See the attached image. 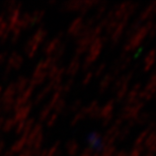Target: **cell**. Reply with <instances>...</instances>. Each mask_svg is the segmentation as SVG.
I'll return each mask as SVG.
<instances>
[{"mask_svg": "<svg viewBox=\"0 0 156 156\" xmlns=\"http://www.w3.org/2000/svg\"><path fill=\"white\" fill-rule=\"evenodd\" d=\"M144 105L145 104L142 101H138L133 104L128 105L124 111V118L127 119H133L135 118H136L137 115L141 113V110L143 109Z\"/></svg>", "mask_w": 156, "mask_h": 156, "instance_id": "2", "label": "cell"}, {"mask_svg": "<svg viewBox=\"0 0 156 156\" xmlns=\"http://www.w3.org/2000/svg\"><path fill=\"white\" fill-rule=\"evenodd\" d=\"M145 156H154V154H153V153H151V152H149V151H148V153H147L146 155H145Z\"/></svg>", "mask_w": 156, "mask_h": 156, "instance_id": "12", "label": "cell"}, {"mask_svg": "<svg viewBox=\"0 0 156 156\" xmlns=\"http://www.w3.org/2000/svg\"><path fill=\"white\" fill-rule=\"evenodd\" d=\"M155 94H156V93H155ZM155 99H156V96H155Z\"/></svg>", "mask_w": 156, "mask_h": 156, "instance_id": "13", "label": "cell"}, {"mask_svg": "<svg viewBox=\"0 0 156 156\" xmlns=\"http://www.w3.org/2000/svg\"><path fill=\"white\" fill-rule=\"evenodd\" d=\"M155 59H156V50L153 49V50H151L146 55V58H145V60H144L145 72H148L152 68V66L154 65V62H155Z\"/></svg>", "mask_w": 156, "mask_h": 156, "instance_id": "6", "label": "cell"}, {"mask_svg": "<svg viewBox=\"0 0 156 156\" xmlns=\"http://www.w3.org/2000/svg\"><path fill=\"white\" fill-rule=\"evenodd\" d=\"M141 90H142L141 83H137V84H136L135 86L133 87V88L131 90V91L129 92L128 97H127V103L129 105L135 103L136 99L138 98V96H139V93H140Z\"/></svg>", "mask_w": 156, "mask_h": 156, "instance_id": "7", "label": "cell"}, {"mask_svg": "<svg viewBox=\"0 0 156 156\" xmlns=\"http://www.w3.org/2000/svg\"><path fill=\"white\" fill-rule=\"evenodd\" d=\"M152 27H153V23H152L151 20L147 21V23L145 24L144 26H141L138 28V30L132 36L131 40L126 44L125 50L126 51H132L133 49L137 48L141 44V42L144 41V39L146 38L147 35L150 33Z\"/></svg>", "mask_w": 156, "mask_h": 156, "instance_id": "1", "label": "cell"}, {"mask_svg": "<svg viewBox=\"0 0 156 156\" xmlns=\"http://www.w3.org/2000/svg\"><path fill=\"white\" fill-rule=\"evenodd\" d=\"M155 14H156V1L150 4L146 9L143 10L139 15L138 21L141 22V23H143V22L147 21L148 19L151 18Z\"/></svg>", "mask_w": 156, "mask_h": 156, "instance_id": "4", "label": "cell"}, {"mask_svg": "<svg viewBox=\"0 0 156 156\" xmlns=\"http://www.w3.org/2000/svg\"><path fill=\"white\" fill-rule=\"evenodd\" d=\"M149 84L156 87V70L151 73V75L150 77V80H149Z\"/></svg>", "mask_w": 156, "mask_h": 156, "instance_id": "11", "label": "cell"}, {"mask_svg": "<svg viewBox=\"0 0 156 156\" xmlns=\"http://www.w3.org/2000/svg\"><path fill=\"white\" fill-rule=\"evenodd\" d=\"M156 93V87L151 85V84H147V86L145 87L143 90H141L140 93H139V101H150L151 99L153 98V96Z\"/></svg>", "mask_w": 156, "mask_h": 156, "instance_id": "3", "label": "cell"}, {"mask_svg": "<svg viewBox=\"0 0 156 156\" xmlns=\"http://www.w3.org/2000/svg\"><path fill=\"white\" fill-rule=\"evenodd\" d=\"M151 114L149 112H142V113H139L137 115L136 118H135L133 120V123H137L139 125H144L145 123H147V122L151 119Z\"/></svg>", "mask_w": 156, "mask_h": 156, "instance_id": "8", "label": "cell"}, {"mask_svg": "<svg viewBox=\"0 0 156 156\" xmlns=\"http://www.w3.org/2000/svg\"><path fill=\"white\" fill-rule=\"evenodd\" d=\"M144 148H143V146H140V147H136L135 149H133L132 151H131V153L128 155V156H141L142 155V153L144 152Z\"/></svg>", "mask_w": 156, "mask_h": 156, "instance_id": "10", "label": "cell"}, {"mask_svg": "<svg viewBox=\"0 0 156 156\" xmlns=\"http://www.w3.org/2000/svg\"><path fill=\"white\" fill-rule=\"evenodd\" d=\"M144 149H147L149 152L155 153L156 152V131L150 133V135L144 142Z\"/></svg>", "mask_w": 156, "mask_h": 156, "instance_id": "5", "label": "cell"}, {"mask_svg": "<svg viewBox=\"0 0 156 156\" xmlns=\"http://www.w3.org/2000/svg\"><path fill=\"white\" fill-rule=\"evenodd\" d=\"M150 133H151V130H150L149 128H147L146 130L142 131V132L139 133V136H137V138L136 139V142H135L136 147H140L142 144H144L145 140H146V138H147L148 136L150 135Z\"/></svg>", "mask_w": 156, "mask_h": 156, "instance_id": "9", "label": "cell"}]
</instances>
